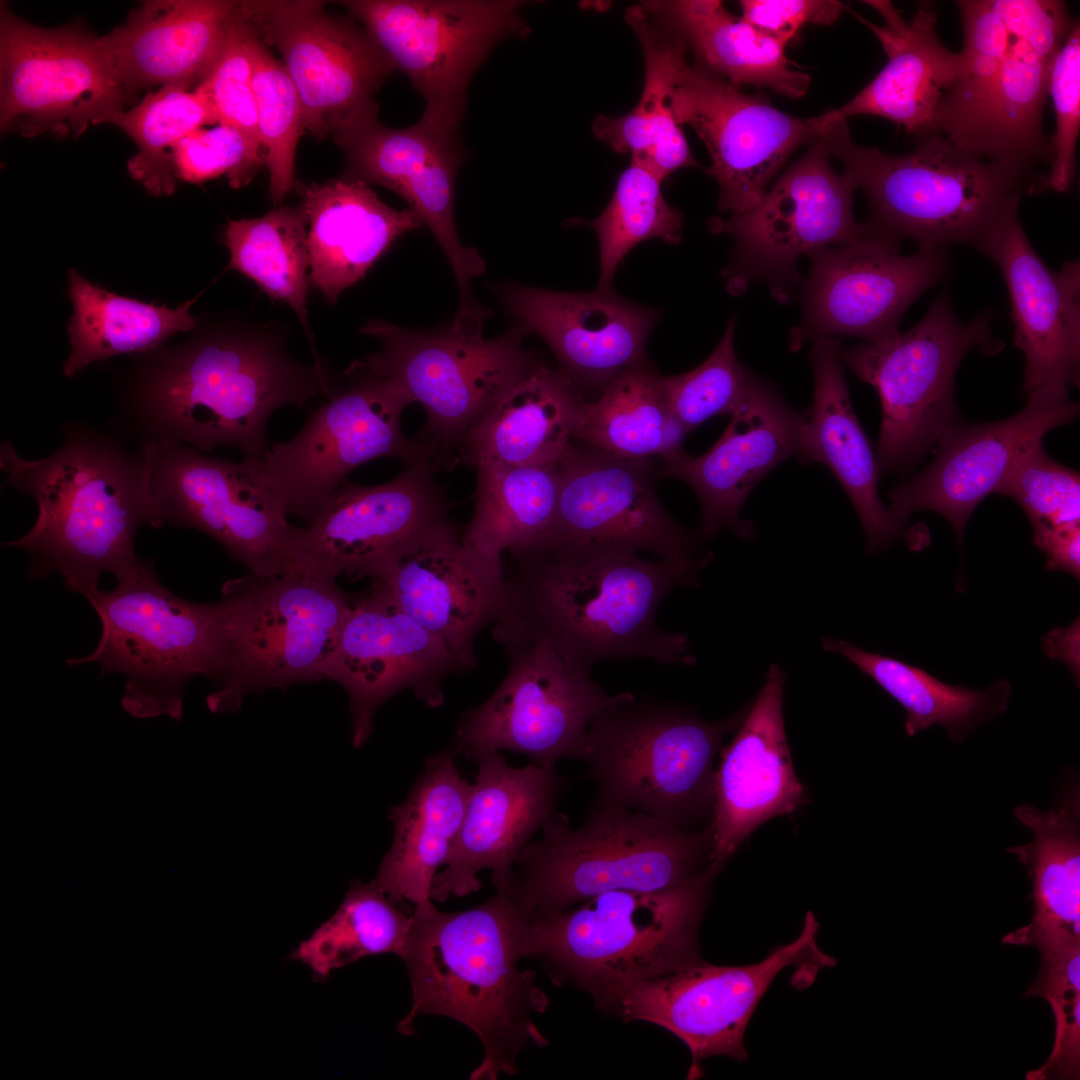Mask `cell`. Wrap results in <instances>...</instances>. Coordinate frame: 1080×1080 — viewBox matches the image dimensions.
I'll list each match as a JSON object with an SVG mask.
<instances>
[{"instance_id":"1","label":"cell","mask_w":1080,"mask_h":1080,"mask_svg":"<svg viewBox=\"0 0 1080 1080\" xmlns=\"http://www.w3.org/2000/svg\"><path fill=\"white\" fill-rule=\"evenodd\" d=\"M112 415V426L140 445L165 441L211 451L238 449L261 458L277 409L303 408L332 389L319 362L306 365L286 340L263 326L238 324L198 332L148 352Z\"/></svg>"},{"instance_id":"2","label":"cell","mask_w":1080,"mask_h":1080,"mask_svg":"<svg viewBox=\"0 0 1080 1080\" xmlns=\"http://www.w3.org/2000/svg\"><path fill=\"white\" fill-rule=\"evenodd\" d=\"M50 456L27 460L10 440L1 444L0 467L10 485L38 506L32 528L5 547L31 557L29 579L59 575L68 589L85 595L105 573L117 582L141 574L153 560L135 552L143 525H153L143 452L113 434L68 423Z\"/></svg>"},{"instance_id":"3","label":"cell","mask_w":1080,"mask_h":1080,"mask_svg":"<svg viewBox=\"0 0 1080 1080\" xmlns=\"http://www.w3.org/2000/svg\"><path fill=\"white\" fill-rule=\"evenodd\" d=\"M532 913L511 888L497 890L482 904L459 912L439 911L431 902L415 906L404 961L412 1005L397 1026L413 1034V1021L434 1014L470 1028L484 1048L470 1079L495 1080L518 1072L519 1054L545 1037L532 1015L548 1001L534 973L520 970L530 956Z\"/></svg>"},{"instance_id":"4","label":"cell","mask_w":1080,"mask_h":1080,"mask_svg":"<svg viewBox=\"0 0 1080 1080\" xmlns=\"http://www.w3.org/2000/svg\"><path fill=\"white\" fill-rule=\"evenodd\" d=\"M509 610L528 633L591 671L607 659L695 665L686 635L663 631L658 609L678 585L673 565L618 547H534L510 552Z\"/></svg>"},{"instance_id":"5","label":"cell","mask_w":1080,"mask_h":1080,"mask_svg":"<svg viewBox=\"0 0 1080 1080\" xmlns=\"http://www.w3.org/2000/svg\"><path fill=\"white\" fill-rule=\"evenodd\" d=\"M960 72L934 131L976 157L1027 171L1051 163L1042 114L1053 59L1073 20L1057 0H961Z\"/></svg>"},{"instance_id":"6","label":"cell","mask_w":1080,"mask_h":1080,"mask_svg":"<svg viewBox=\"0 0 1080 1080\" xmlns=\"http://www.w3.org/2000/svg\"><path fill=\"white\" fill-rule=\"evenodd\" d=\"M820 138L866 193L867 227L899 242L912 239L919 249L966 244L978 250L1022 197L1049 187L1040 171L976 157L936 131L918 135L914 150L900 155L855 144L845 119Z\"/></svg>"},{"instance_id":"7","label":"cell","mask_w":1080,"mask_h":1080,"mask_svg":"<svg viewBox=\"0 0 1080 1080\" xmlns=\"http://www.w3.org/2000/svg\"><path fill=\"white\" fill-rule=\"evenodd\" d=\"M723 866L712 861L673 888L608 891L558 914L532 915L530 956L557 985L572 984L611 1014L635 986L703 960L699 928Z\"/></svg>"},{"instance_id":"8","label":"cell","mask_w":1080,"mask_h":1080,"mask_svg":"<svg viewBox=\"0 0 1080 1080\" xmlns=\"http://www.w3.org/2000/svg\"><path fill=\"white\" fill-rule=\"evenodd\" d=\"M514 866L511 890L533 916L566 911L614 890L679 886L712 862V826L701 830L596 797L582 827L553 812Z\"/></svg>"},{"instance_id":"9","label":"cell","mask_w":1080,"mask_h":1080,"mask_svg":"<svg viewBox=\"0 0 1080 1080\" xmlns=\"http://www.w3.org/2000/svg\"><path fill=\"white\" fill-rule=\"evenodd\" d=\"M213 604L214 714L237 712L251 693L322 680L352 606L335 580L304 573L227 580Z\"/></svg>"},{"instance_id":"10","label":"cell","mask_w":1080,"mask_h":1080,"mask_svg":"<svg viewBox=\"0 0 1080 1080\" xmlns=\"http://www.w3.org/2000/svg\"><path fill=\"white\" fill-rule=\"evenodd\" d=\"M747 709L706 721L684 707L633 695L592 722L580 759L598 798L682 827L712 824L714 760Z\"/></svg>"},{"instance_id":"11","label":"cell","mask_w":1080,"mask_h":1080,"mask_svg":"<svg viewBox=\"0 0 1080 1080\" xmlns=\"http://www.w3.org/2000/svg\"><path fill=\"white\" fill-rule=\"evenodd\" d=\"M480 325L454 322L436 330H409L372 320L361 327L381 350L359 364L400 387L426 411L416 437L437 471L459 463L469 432L540 363L523 345L520 323L487 339Z\"/></svg>"},{"instance_id":"12","label":"cell","mask_w":1080,"mask_h":1080,"mask_svg":"<svg viewBox=\"0 0 1080 1080\" xmlns=\"http://www.w3.org/2000/svg\"><path fill=\"white\" fill-rule=\"evenodd\" d=\"M101 622L92 653L69 658L70 667L95 663L101 676L126 677L122 708L138 719L167 716L179 722L183 695L198 675L210 677L216 644L213 602L183 599L158 579L154 562L132 580L83 595Z\"/></svg>"},{"instance_id":"13","label":"cell","mask_w":1080,"mask_h":1080,"mask_svg":"<svg viewBox=\"0 0 1080 1080\" xmlns=\"http://www.w3.org/2000/svg\"><path fill=\"white\" fill-rule=\"evenodd\" d=\"M992 318L987 311L961 321L942 292L910 330L840 350L842 363L879 394L880 470L909 466L956 425L954 380L961 361L975 347L987 355L1003 347L993 336Z\"/></svg>"},{"instance_id":"14","label":"cell","mask_w":1080,"mask_h":1080,"mask_svg":"<svg viewBox=\"0 0 1080 1080\" xmlns=\"http://www.w3.org/2000/svg\"><path fill=\"white\" fill-rule=\"evenodd\" d=\"M362 25L393 70L422 96L418 121L457 135L470 81L491 51L531 28L518 0H350L340 2Z\"/></svg>"},{"instance_id":"15","label":"cell","mask_w":1080,"mask_h":1080,"mask_svg":"<svg viewBox=\"0 0 1080 1080\" xmlns=\"http://www.w3.org/2000/svg\"><path fill=\"white\" fill-rule=\"evenodd\" d=\"M509 656L496 691L466 711L455 732V752L468 760L502 750L554 768L580 759L586 733L606 709L633 694H609L591 671L569 663L548 641L526 630L499 641Z\"/></svg>"},{"instance_id":"16","label":"cell","mask_w":1080,"mask_h":1080,"mask_svg":"<svg viewBox=\"0 0 1080 1080\" xmlns=\"http://www.w3.org/2000/svg\"><path fill=\"white\" fill-rule=\"evenodd\" d=\"M143 452L155 529L201 531L261 577L293 572L291 525L263 479L258 458L241 462L205 455L176 442H149Z\"/></svg>"},{"instance_id":"17","label":"cell","mask_w":1080,"mask_h":1080,"mask_svg":"<svg viewBox=\"0 0 1080 1080\" xmlns=\"http://www.w3.org/2000/svg\"><path fill=\"white\" fill-rule=\"evenodd\" d=\"M326 396L293 438L274 442L258 458L263 479L286 514L308 524L358 466L382 457L406 465L429 460L418 441L402 431V414L413 401L395 383L355 361L344 384Z\"/></svg>"},{"instance_id":"18","label":"cell","mask_w":1080,"mask_h":1080,"mask_svg":"<svg viewBox=\"0 0 1080 1080\" xmlns=\"http://www.w3.org/2000/svg\"><path fill=\"white\" fill-rule=\"evenodd\" d=\"M434 472L422 459L379 485L343 482L307 527L296 526L293 573L380 580L404 557L457 537L448 497Z\"/></svg>"},{"instance_id":"19","label":"cell","mask_w":1080,"mask_h":1080,"mask_svg":"<svg viewBox=\"0 0 1080 1080\" xmlns=\"http://www.w3.org/2000/svg\"><path fill=\"white\" fill-rule=\"evenodd\" d=\"M659 469L654 460L623 459L572 440L558 464L552 526L533 547L644 551L676 567L690 586L697 585L712 554L659 501Z\"/></svg>"},{"instance_id":"20","label":"cell","mask_w":1080,"mask_h":1080,"mask_svg":"<svg viewBox=\"0 0 1080 1080\" xmlns=\"http://www.w3.org/2000/svg\"><path fill=\"white\" fill-rule=\"evenodd\" d=\"M0 127L31 137L83 133L104 124L132 98L118 81L99 37L74 22L32 25L0 6Z\"/></svg>"},{"instance_id":"21","label":"cell","mask_w":1080,"mask_h":1080,"mask_svg":"<svg viewBox=\"0 0 1080 1080\" xmlns=\"http://www.w3.org/2000/svg\"><path fill=\"white\" fill-rule=\"evenodd\" d=\"M819 925L808 912L799 936L763 960L722 966L703 960L643 982L624 993L611 1014L623 1021L658 1025L684 1042L692 1063L688 1078L714 1056L747 1059L744 1036L761 998L776 976L795 964L833 965L816 944Z\"/></svg>"},{"instance_id":"22","label":"cell","mask_w":1080,"mask_h":1080,"mask_svg":"<svg viewBox=\"0 0 1080 1080\" xmlns=\"http://www.w3.org/2000/svg\"><path fill=\"white\" fill-rule=\"evenodd\" d=\"M855 189L833 170L827 148L816 139L754 207L708 222L711 232L735 241L732 279L766 281L777 298L785 299L799 279L800 256L864 235L863 223H856L852 212Z\"/></svg>"},{"instance_id":"23","label":"cell","mask_w":1080,"mask_h":1080,"mask_svg":"<svg viewBox=\"0 0 1080 1080\" xmlns=\"http://www.w3.org/2000/svg\"><path fill=\"white\" fill-rule=\"evenodd\" d=\"M260 39L274 46L300 98L305 130L333 135L378 106L394 71L367 30L320 1H241Z\"/></svg>"},{"instance_id":"24","label":"cell","mask_w":1080,"mask_h":1080,"mask_svg":"<svg viewBox=\"0 0 1080 1080\" xmlns=\"http://www.w3.org/2000/svg\"><path fill=\"white\" fill-rule=\"evenodd\" d=\"M671 107L679 125H690L705 144L707 169L719 184V208L739 214L754 207L769 181L801 145L818 139L833 122L786 114L767 99L683 58L676 69Z\"/></svg>"},{"instance_id":"25","label":"cell","mask_w":1080,"mask_h":1080,"mask_svg":"<svg viewBox=\"0 0 1080 1080\" xmlns=\"http://www.w3.org/2000/svg\"><path fill=\"white\" fill-rule=\"evenodd\" d=\"M810 256L803 320L792 348L851 335L876 342L899 333L909 306L949 270L946 248L900 253V242L871 231Z\"/></svg>"},{"instance_id":"26","label":"cell","mask_w":1080,"mask_h":1080,"mask_svg":"<svg viewBox=\"0 0 1080 1080\" xmlns=\"http://www.w3.org/2000/svg\"><path fill=\"white\" fill-rule=\"evenodd\" d=\"M464 670L420 624L401 611L386 585L374 586L351 606L321 675L346 691L352 717V744L364 746L378 709L410 689L430 707L444 703L443 680Z\"/></svg>"},{"instance_id":"27","label":"cell","mask_w":1080,"mask_h":1080,"mask_svg":"<svg viewBox=\"0 0 1080 1080\" xmlns=\"http://www.w3.org/2000/svg\"><path fill=\"white\" fill-rule=\"evenodd\" d=\"M345 156V178L378 184L402 197L446 254L459 288V306L476 301L471 281L485 270L479 252L461 244L454 218L456 177L465 158L457 135L417 122L390 128L378 106L357 116L333 135Z\"/></svg>"},{"instance_id":"28","label":"cell","mask_w":1080,"mask_h":1080,"mask_svg":"<svg viewBox=\"0 0 1080 1080\" xmlns=\"http://www.w3.org/2000/svg\"><path fill=\"white\" fill-rule=\"evenodd\" d=\"M1079 413L1068 390L1042 388L1028 393L1025 406L999 422L953 426L939 441L935 459L921 473L890 492L889 511L906 529L914 512L929 510L952 525L959 545L979 503L1005 478L1014 463L1052 429Z\"/></svg>"},{"instance_id":"29","label":"cell","mask_w":1080,"mask_h":1080,"mask_svg":"<svg viewBox=\"0 0 1080 1080\" xmlns=\"http://www.w3.org/2000/svg\"><path fill=\"white\" fill-rule=\"evenodd\" d=\"M807 414L794 410L770 383L752 374L746 397L718 441L703 455L683 451L661 459L660 477L687 483L701 506L700 532L714 538L725 528L753 539L740 518L755 486L784 460L801 454Z\"/></svg>"},{"instance_id":"30","label":"cell","mask_w":1080,"mask_h":1080,"mask_svg":"<svg viewBox=\"0 0 1080 1080\" xmlns=\"http://www.w3.org/2000/svg\"><path fill=\"white\" fill-rule=\"evenodd\" d=\"M478 772L458 836L431 887L443 902L480 890L477 873L491 871L497 890L511 887L521 850L554 812L562 786L554 768L508 765L500 752L477 761Z\"/></svg>"},{"instance_id":"31","label":"cell","mask_w":1080,"mask_h":1080,"mask_svg":"<svg viewBox=\"0 0 1080 1080\" xmlns=\"http://www.w3.org/2000/svg\"><path fill=\"white\" fill-rule=\"evenodd\" d=\"M979 252L1002 273L1011 305L1013 342L1025 358L1024 389L1069 390L1079 382L1080 263L1051 270L1031 245L1018 217L1007 215Z\"/></svg>"},{"instance_id":"32","label":"cell","mask_w":1080,"mask_h":1080,"mask_svg":"<svg viewBox=\"0 0 1080 1080\" xmlns=\"http://www.w3.org/2000/svg\"><path fill=\"white\" fill-rule=\"evenodd\" d=\"M503 306L542 338L581 390L602 391L624 370L649 363L646 344L657 312L611 291L566 293L494 286Z\"/></svg>"},{"instance_id":"33","label":"cell","mask_w":1080,"mask_h":1080,"mask_svg":"<svg viewBox=\"0 0 1080 1080\" xmlns=\"http://www.w3.org/2000/svg\"><path fill=\"white\" fill-rule=\"evenodd\" d=\"M786 675L770 666L765 683L715 770L711 859H730L766 821L788 815L808 801L791 758L782 704Z\"/></svg>"},{"instance_id":"34","label":"cell","mask_w":1080,"mask_h":1080,"mask_svg":"<svg viewBox=\"0 0 1080 1080\" xmlns=\"http://www.w3.org/2000/svg\"><path fill=\"white\" fill-rule=\"evenodd\" d=\"M382 581L397 607L453 655L476 667L478 633L509 606L502 559L459 541H438L404 557Z\"/></svg>"},{"instance_id":"35","label":"cell","mask_w":1080,"mask_h":1080,"mask_svg":"<svg viewBox=\"0 0 1080 1080\" xmlns=\"http://www.w3.org/2000/svg\"><path fill=\"white\" fill-rule=\"evenodd\" d=\"M240 1L152 0L99 37L127 94L155 85L193 90L213 67Z\"/></svg>"},{"instance_id":"36","label":"cell","mask_w":1080,"mask_h":1080,"mask_svg":"<svg viewBox=\"0 0 1080 1080\" xmlns=\"http://www.w3.org/2000/svg\"><path fill=\"white\" fill-rule=\"evenodd\" d=\"M884 20L876 25L854 13L881 43L888 61L856 96L837 109L831 120L874 115L921 135L934 131V118L945 93L960 72V53L948 50L936 33L937 13L923 3L905 20L888 0H867Z\"/></svg>"},{"instance_id":"37","label":"cell","mask_w":1080,"mask_h":1080,"mask_svg":"<svg viewBox=\"0 0 1080 1080\" xmlns=\"http://www.w3.org/2000/svg\"><path fill=\"white\" fill-rule=\"evenodd\" d=\"M839 346L840 338H823L811 349L814 401L802 430L800 459L825 465L838 479L856 509L871 554L907 532L879 497L881 470L852 407Z\"/></svg>"},{"instance_id":"38","label":"cell","mask_w":1080,"mask_h":1080,"mask_svg":"<svg viewBox=\"0 0 1080 1080\" xmlns=\"http://www.w3.org/2000/svg\"><path fill=\"white\" fill-rule=\"evenodd\" d=\"M309 229V280L331 304L406 232L422 227L410 209L384 203L364 182L342 177L301 188Z\"/></svg>"},{"instance_id":"39","label":"cell","mask_w":1080,"mask_h":1080,"mask_svg":"<svg viewBox=\"0 0 1080 1080\" xmlns=\"http://www.w3.org/2000/svg\"><path fill=\"white\" fill-rule=\"evenodd\" d=\"M456 755L446 749L429 757L406 800L390 810L394 838L372 882L398 903L432 901L437 869L460 831L473 784L460 775Z\"/></svg>"},{"instance_id":"40","label":"cell","mask_w":1080,"mask_h":1080,"mask_svg":"<svg viewBox=\"0 0 1080 1080\" xmlns=\"http://www.w3.org/2000/svg\"><path fill=\"white\" fill-rule=\"evenodd\" d=\"M584 402L561 369L539 364L469 432L459 462L557 466L572 442Z\"/></svg>"},{"instance_id":"41","label":"cell","mask_w":1080,"mask_h":1080,"mask_svg":"<svg viewBox=\"0 0 1080 1080\" xmlns=\"http://www.w3.org/2000/svg\"><path fill=\"white\" fill-rule=\"evenodd\" d=\"M659 25L683 41L711 74L739 87H767L799 98L810 86L792 67L786 46L737 18L717 0H653L640 4Z\"/></svg>"},{"instance_id":"42","label":"cell","mask_w":1080,"mask_h":1080,"mask_svg":"<svg viewBox=\"0 0 1080 1080\" xmlns=\"http://www.w3.org/2000/svg\"><path fill=\"white\" fill-rule=\"evenodd\" d=\"M625 20L638 37L644 55L645 81L640 100L619 117L597 116L594 135L614 151L631 152V162L660 181L679 168L697 167L681 125L671 107V91L679 62L688 51L639 5L629 7Z\"/></svg>"},{"instance_id":"43","label":"cell","mask_w":1080,"mask_h":1080,"mask_svg":"<svg viewBox=\"0 0 1080 1080\" xmlns=\"http://www.w3.org/2000/svg\"><path fill=\"white\" fill-rule=\"evenodd\" d=\"M1079 794L1066 795L1056 810L1042 812L1021 804L1016 819L1029 828L1034 840L1009 848L1032 880V921L1007 934L1002 942L1037 949L1080 940V834Z\"/></svg>"},{"instance_id":"44","label":"cell","mask_w":1080,"mask_h":1080,"mask_svg":"<svg viewBox=\"0 0 1080 1080\" xmlns=\"http://www.w3.org/2000/svg\"><path fill=\"white\" fill-rule=\"evenodd\" d=\"M73 314L68 325L71 352L63 364L67 377L88 365L121 354H145L169 337L193 330L195 300L177 308L120 296L90 283L76 270L68 272Z\"/></svg>"},{"instance_id":"45","label":"cell","mask_w":1080,"mask_h":1080,"mask_svg":"<svg viewBox=\"0 0 1080 1080\" xmlns=\"http://www.w3.org/2000/svg\"><path fill=\"white\" fill-rule=\"evenodd\" d=\"M688 432L670 412L654 367L617 375L595 400H585L572 440L629 460H660L682 451Z\"/></svg>"},{"instance_id":"46","label":"cell","mask_w":1080,"mask_h":1080,"mask_svg":"<svg viewBox=\"0 0 1080 1080\" xmlns=\"http://www.w3.org/2000/svg\"><path fill=\"white\" fill-rule=\"evenodd\" d=\"M822 643L825 650L845 656L905 709L909 736L941 725L952 741L961 743L981 724L1003 714L1012 694L1006 680L985 691L952 686L919 667L843 640L825 638Z\"/></svg>"},{"instance_id":"47","label":"cell","mask_w":1080,"mask_h":1080,"mask_svg":"<svg viewBox=\"0 0 1080 1080\" xmlns=\"http://www.w3.org/2000/svg\"><path fill=\"white\" fill-rule=\"evenodd\" d=\"M473 468L474 509L461 541L492 559L539 544L555 516L558 465L479 463Z\"/></svg>"},{"instance_id":"48","label":"cell","mask_w":1080,"mask_h":1080,"mask_svg":"<svg viewBox=\"0 0 1080 1080\" xmlns=\"http://www.w3.org/2000/svg\"><path fill=\"white\" fill-rule=\"evenodd\" d=\"M307 225L302 203L280 206L259 218L228 221L224 242L230 252L229 269L247 276L271 300L286 303L311 338Z\"/></svg>"},{"instance_id":"49","label":"cell","mask_w":1080,"mask_h":1080,"mask_svg":"<svg viewBox=\"0 0 1080 1080\" xmlns=\"http://www.w3.org/2000/svg\"><path fill=\"white\" fill-rule=\"evenodd\" d=\"M373 882L354 879L335 914L290 958L306 964L315 980L363 957L394 953L402 957L411 928L409 916Z\"/></svg>"},{"instance_id":"50","label":"cell","mask_w":1080,"mask_h":1080,"mask_svg":"<svg viewBox=\"0 0 1080 1080\" xmlns=\"http://www.w3.org/2000/svg\"><path fill=\"white\" fill-rule=\"evenodd\" d=\"M106 123L119 127L137 145L127 162L131 177L155 196H171L177 185L171 149L189 133L218 121L198 89L165 86L147 93L132 109L115 112Z\"/></svg>"},{"instance_id":"51","label":"cell","mask_w":1080,"mask_h":1080,"mask_svg":"<svg viewBox=\"0 0 1080 1080\" xmlns=\"http://www.w3.org/2000/svg\"><path fill=\"white\" fill-rule=\"evenodd\" d=\"M661 183L649 170L631 162L622 172L612 198L590 226L599 241L600 279L597 290L611 291L619 264L630 249L648 239L668 244L681 240L683 217L665 200Z\"/></svg>"},{"instance_id":"52","label":"cell","mask_w":1080,"mask_h":1080,"mask_svg":"<svg viewBox=\"0 0 1080 1080\" xmlns=\"http://www.w3.org/2000/svg\"><path fill=\"white\" fill-rule=\"evenodd\" d=\"M258 34V33H257ZM253 87L258 133L273 203L281 205L295 188V155L305 126L299 95L285 66L257 36L253 46Z\"/></svg>"},{"instance_id":"53","label":"cell","mask_w":1080,"mask_h":1080,"mask_svg":"<svg viewBox=\"0 0 1080 1080\" xmlns=\"http://www.w3.org/2000/svg\"><path fill=\"white\" fill-rule=\"evenodd\" d=\"M735 318H731L719 344L695 369L661 376L666 404L689 433L716 415L732 416L742 405L752 376L736 358Z\"/></svg>"},{"instance_id":"54","label":"cell","mask_w":1080,"mask_h":1080,"mask_svg":"<svg viewBox=\"0 0 1080 1080\" xmlns=\"http://www.w3.org/2000/svg\"><path fill=\"white\" fill-rule=\"evenodd\" d=\"M1040 971L1025 996L1042 997L1055 1020L1053 1049L1046 1062L1027 1079H1079L1080 1072V941L1044 948Z\"/></svg>"},{"instance_id":"55","label":"cell","mask_w":1080,"mask_h":1080,"mask_svg":"<svg viewBox=\"0 0 1080 1080\" xmlns=\"http://www.w3.org/2000/svg\"><path fill=\"white\" fill-rule=\"evenodd\" d=\"M257 36L240 1L213 67L195 89L209 101L218 124L238 129L262 152L253 87V46Z\"/></svg>"},{"instance_id":"56","label":"cell","mask_w":1080,"mask_h":1080,"mask_svg":"<svg viewBox=\"0 0 1080 1080\" xmlns=\"http://www.w3.org/2000/svg\"><path fill=\"white\" fill-rule=\"evenodd\" d=\"M995 493L1014 499L1031 524L1079 522V473L1054 461L1042 442L1026 451L1011 467Z\"/></svg>"},{"instance_id":"57","label":"cell","mask_w":1080,"mask_h":1080,"mask_svg":"<svg viewBox=\"0 0 1080 1080\" xmlns=\"http://www.w3.org/2000/svg\"><path fill=\"white\" fill-rule=\"evenodd\" d=\"M170 160L176 181L199 184L224 175L235 189L249 184L265 165L262 152L242 132L222 124L183 137Z\"/></svg>"},{"instance_id":"58","label":"cell","mask_w":1080,"mask_h":1080,"mask_svg":"<svg viewBox=\"0 0 1080 1080\" xmlns=\"http://www.w3.org/2000/svg\"><path fill=\"white\" fill-rule=\"evenodd\" d=\"M1050 93L1056 115V133L1051 149L1049 187L1069 190L1075 171V149L1080 128V27L1074 21L1056 53L1049 75Z\"/></svg>"},{"instance_id":"59","label":"cell","mask_w":1080,"mask_h":1080,"mask_svg":"<svg viewBox=\"0 0 1080 1080\" xmlns=\"http://www.w3.org/2000/svg\"><path fill=\"white\" fill-rule=\"evenodd\" d=\"M742 19L783 45L807 24L831 25L845 5L834 0H743Z\"/></svg>"},{"instance_id":"60","label":"cell","mask_w":1080,"mask_h":1080,"mask_svg":"<svg viewBox=\"0 0 1080 1080\" xmlns=\"http://www.w3.org/2000/svg\"><path fill=\"white\" fill-rule=\"evenodd\" d=\"M1034 544L1044 553L1047 570L1065 571L1080 577L1079 522L1060 525L1033 524Z\"/></svg>"},{"instance_id":"61","label":"cell","mask_w":1080,"mask_h":1080,"mask_svg":"<svg viewBox=\"0 0 1080 1080\" xmlns=\"http://www.w3.org/2000/svg\"><path fill=\"white\" fill-rule=\"evenodd\" d=\"M1080 624L1079 618L1065 628L1049 631L1042 640L1043 652L1051 659L1067 665L1079 682L1080 676Z\"/></svg>"}]
</instances>
